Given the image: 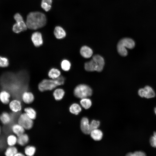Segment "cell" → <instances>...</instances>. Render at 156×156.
Returning <instances> with one entry per match:
<instances>
[{"label":"cell","mask_w":156,"mask_h":156,"mask_svg":"<svg viewBox=\"0 0 156 156\" xmlns=\"http://www.w3.org/2000/svg\"><path fill=\"white\" fill-rule=\"evenodd\" d=\"M1 127L0 126V135L1 133Z\"/></svg>","instance_id":"cell-40"},{"label":"cell","mask_w":156,"mask_h":156,"mask_svg":"<svg viewBox=\"0 0 156 156\" xmlns=\"http://www.w3.org/2000/svg\"><path fill=\"white\" fill-rule=\"evenodd\" d=\"M22 99L24 103L27 104H29L34 101V97L31 92L25 91L22 94Z\"/></svg>","instance_id":"cell-11"},{"label":"cell","mask_w":156,"mask_h":156,"mask_svg":"<svg viewBox=\"0 0 156 156\" xmlns=\"http://www.w3.org/2000/svg\"><path fill=\"white\" fill-rule=\"evenodd\" d=\"M91 137L95 141H99L101 140L103 136L102 132L97 129L92 130L90 133Z\"/></svg>","instance_id":"cell-14"},{"label":"cell","mask_w":156,"mask_h":156,"mask_svg":"<svg viewBox=\"0 0 156 156\" xmlns=\"http://www.w3.org/2000/svg\"><path fill=\"white\" fill-rule=\"evenodd\" d=\"M0 120L4 125L9 123L11 120V118L9 114L6 112H3L0 115Z\"/></svg>","instance_id":"cell-23"},{"label":"cell","mask_w":156,"mask_h":156,"mask_svg":"<svg viewBox=\"0 0 156 156\" xmlns=\"http://www.w3.org/2000/svg\"><path fill=\"white\" fill-rule=\"evenodd\" d=\"M31 39L33 44L36 47H40L43 43L42 34L39 32L34 33L32 35Z\"/></svg>","instance_id":"cell-8"},{"label":"cell","mask_w":156,"mask_h":156,"mask_svg":"<svg viewBox=\"0 0 156 156\" xmlns=\"http://www.w3.org/2000/svg\"><path fill=\"white\" fill-rule=\"evenodd\" d=\"M17 142V137L14 135H10L7 137V144L10 146H14L16 144Z\"/></svg>","instance_id":"cell-28"},{"label":"cell","mask_w":156,"mask_h":156,"mask_svg":"<svg viewBox=\"0 0 156 156\" xmlns=\"http://www.w3.org/2000/svg\"><path fill=\"white\" fill-rule=\"evenodd\" d=\"M18 123L26 130L31 129L34 124L33 120L30 118L25 113L20 114L18 120Z\"/></svg>","instance_id":"cell-6"},{"label":"cell","mask_w":156,"mask_h":156,"mask_svg":"<svg viewBox=\"0 0 156 156\" xmlns=\"http://www.w3.org/2000/svg\"><path fill=\"white\" fill-rule=\"evenodd\" d=\"M65 81V77L62 75L54 79H44L39 83L38 89L41 92L51 90L58 86L63 85Z\"/></svg>","instance_id":"cell-2"},{"label":"cell","mask_w":156,"mask_h":156,"mask_svg":"<svg viewBox=\"0 0 156 156\" xmlns=\"http://www.w3.org/2000/svg\"><path fill=\"white\" fill-rule=\"evenodd\" d=\"M41 7L46 11L47 12L51 9V5L45 2H41Z\"/></svg>","instance_id":"cell-32"},{"label":"cell","mask_w":156,"mask_h":156,"mask_svg":"<svg viewBox=\"0 0 156 156\" xmlns=\"http://www.w3.org/2000/svg\"><path fill=\"white\" fill-rule=\"evenodd\" d=\"M126 156H145L146 155L144 152L142 151H136L132 153H127Z\"/></svg>","instance_id":"cell-31"},{"label":"cell","mask_w":156,"mask_h":156,"mask_svg":"<svg viewBox=\"0 0 156 156\" xmlns=\"http://www.w3.org/2000/svg\"><path fill=\"white\" fill-rule=\"evenodd\" d=\"M105 61L103 58L99 55H95L92 56V59L84 64L85 70L88 71H101L103 68Z\"/></svg>","instance_id":"cell-3"},{"label":"cell","mask_w":156,"mask_h":156,"mask_svg":"<svg viewBox=\"0 0 156 156\" xmlns=\"http://www.w3.org/2000/svg\"><path fill=\"white\" fill-rule=\"evenodd\" d=\"M64 94V91L63 89L61 88L55 89L53 93V96L56 101H60L62 99Z\"/></svg>","instance_id":"cell-19"},{"label":"cell","mask_w":156,"mask_h":156,"mask_svg":"<svg viewBox=\"0 0 156 156\" xmlns=\"http://www.w3.org/2000/svg\"><path fill=\"white\" fill-rule=\"evenodd\" d=\"M144 97L147 99L151 98L155 96V93L152 88L147 86L144 88Z\"/></svg>","instance_id":"cell-17"},{"label":"cell","mask_w":156,"mask_h":156,"mask_svg":"<svg viewBox=\"0 0 156 156\" xmlns=\"http://www.w3.org/2000/svg\"><path fill=\"white\" fill-rule=\"evenodd\" d=\"M80 52L81 55L86 58H90L93 54L92 50L86 46H82L80 49Z\"/></svg>","instance_id":"cell-12"},{"label":"cell","mask_w":156,"mask_h":156,"mask_svg":"<svg viewBox=\"0 0 156 156\" xmlns=\"http://www.w3.org/2000/svg\"><path fill=\"white\" fill-rule=\"evenodd\" d=\"M46 21V16L43 13L39 12H31L27 16L26 24L28 28L36 30L44 26Z\"/></svg>","instance_id":"cell-1"},{"label":"cell","mask_w":156,"mask_h":156,"mask_svg":"<svg viewBox=\"0 0 156 156\" xmlns=\"http://www.w3.org/2000/svg\"><path fill=\"white\" fill-rule=\"evenodd\" d=\"M24 156L25 155L23 154L22 153H17L14 156Z\"/></svg>","instance_id":"cell-37"},{"label":"cell","mask_w":156,"mask_h":156,"mask_svg":"<svg viewBox=\"0 0 156 156\" xmlns=\"http://www.w3.org/2000/svg\"><path fill=\"white\" fill-rule=\"evenodd\" d=\"M9 65L8 59L5 57L0 56V67H6Z\"/></svg>","instance_id":"cell-29"},{"label":"cell","mask_w":156,"mask_h":156,"mask_svg":"<svg viewBox=\"0 0 156 156\" xmlns=\"http://www.w3.org/2000/svg\"><path fill=\"white\" fill-rule=\"evenodd\" d=\"M36 148L33 146H28L25 149V155L28 156L34 155L36 152Z\"/></svg>","instance_id":"cell-27"},{"label":"cell","mask_w":156,"mask_h":156,"mask_svg":"<svg viewBox=\"0 0 156 156\" xmlns=\"http://www.w3.org/2000/svg\"><path fill=\"white\" fill-rule=\"evenodd\" d=\"M27 27L23 20L16 22L13 26L12 30L15 33H18L27 30Z\"/></svg>","instance_id":"cell-9"},{"label":"cell","mask_w":156,"mask_h":156,"mask_svg":"<svg viewBox=\"0 0 156 156\" xmlns=\"http://www.w3.org/2000/svg\"><path fill=\"white\" fill-rule=\"evenodd\" d=\"M153 136L156 138V132H154Z\"/></svg>","instance_id":"cell-38"},{"label":"cell","mask_w":156,"mask_h":156,"mask_svg":"<svg viewBox=\"0 0 156 156\" xmlns=\"http://www.w3.org/2000/svg\"><path fill=\"white\" fill-rule=\"evenodd\" d=\"M61 66L62 69L65 71H68L70 69L71 64L67 60H63L61 63Z\"/></svg>","instance_id":"cell-26"},{"label":"cell","mask_w":156,"mask_h":156,"mask_svg":"<svg viewBox=\"0 0 156 156\" xmlns=\"http://www.w3.org/2000/svg\"><path fill=\"white\" fill-rule=\"evenodd\" d=\"M80 103L81 106L85 109L89 108L92 105L91 100L87 98L81 99Z\"/></svg>","instance_id":"cell-24"},{"label":"cell","mask_w":156,"mask_h":156,"mask_svg":"<svg viewBox=\"0 0 156 156\" xmlns=\"http://www.w3.org/2000/svg\"><path fill=\"white\" fill-rule=\"evenodd\" d=\"M100 125V122L99 121L94 120H92L90 124V128L91 131L93 129H98Z\"/></svg>","instance_id":"cell-30"},{"label":"cell","mask_w":156,"mask_h":156,"mask_svg":"<svg viewBox=\"0 0 156 156\" xmlns=\"http://www.w3.org/2000/svg\"><path fill=\"white\" fill-rule=\"evenodd\" d=\"M138 95L142 97H144V88H141L139 89L138 91Z\"/></svg>","instance_id":"cell-35"},{"label":"cell","mask_w":156,"mask_h":156,"mask_svg":"<svg viewBox=\"0 0 156 156\" xmlns=\"http://www.w3.org/2000/svg\"><path fill=\"white\" fill-rule=\"evenodd\" d=\"M154 111H155V114L156 115V107L155 108Z\"/></svg>","instance_id":"cell-39"},{"label":"cell","mask_w":156,"mask_h":156,"mask_svg":"<svg viewBox=\"0 0 156 156\" xmlns=\"http://www.w3.org/2000/svg\"><path fill=\"white\" fill-rule=\"evenodd\" d=\"M25 113L32 120H34L36 117V113L34 109L31 107L25 108L24 109Z\"/></svg>","instance_id":"cell-22"},{"label":"cell","mask_w":156,"mask_h":156,"mask_svg":"<svg viewBox=\"0 0 156 156\" xmlns=\"http://www.w3.org/2000/svg\"><path fill=\"white\" fill-rule=\"evenodd\" d=\"M14 18L16 22L23 20L22 16L18 13H16L15 14Z\"/></svg>","instance_id":"cell-34"},{"label":"cell","mask_w":156,"mask_h":156,"mask_svg":"<svg viewBox=\"0 0 156 156\" xmlns=\"http://www.w3.org/2000/svg\"><path fill=\"white\" fill-rule=\"evenodd\" d=\"M80 128L83 133L87 135L90 134L91 130L88 118L83 117L81 119L80 123Z\"/></svg>","instance_id":"cell-7"},{"label":"cell","mask_w":156,"mask_h":156,"mask_svg":"<svg viewBox=\"0 0 156 156\" xmlns=\"http://www.w3.org/2000/svg\"><path fill=\"white\" fill-rule=\"evenodd\" d=\"M54 34L55 37L57 39L64 38L66 36V33L64 30L61 27L56 26L54 29Z\"/></svg>","instance_id":"cell-13"},{"label":"cell","mask_w":156,"mask_h":156,"mask_svg":"<svg viewBox=\"0 0 156 156\" xmlns=\"http://www.w3.org/2000/svg\"><path fill=\"white\" fill-rule=\"evenodd\" d=\"M150 142L151 146L156 148V138L153 136L150 138Z\"/></svg>","instance_id":"cell-33"},{"label":"cell","mask_w":156,"mask_h":156,"mask_svg":"<svg viewBox=\"0 0 156 156\" xmlns=\"http://www.w3.org/2000/svg\"><path fill=\"white\" fill-rule=\"evenodd\" d=\"M10 94L5 91L0 92V100L4 104L7 105L10 103Z\"/></svg>","instance_id":"cell-18"},{"label":"cell","mask_w":156,"mask_h":156,"mask_svg":"<svg viewBox=\"0 0 156 156\" xmlns=\"http://www.w3.org/2000/svg\"><path fill=\"white\" fill-rule=\"evenodd\" d=\"M69 109L71 113L75 115L78 114L81 111V107L77 103H74L72 104Z\"/></svg>","instance_id":"cell-21"},{"label":"cell","mask_w":156,"mask_h":156,"mask_svg":"<svg viewBox=\"0 0 156 156\" xmlns=\"http://www.w3.org/2000/svg\"><path fill=\"white\" fill-rule=\"evenodd\" d=\"M42 2H45L51 5L52 3V0H42Z\"/></svg>","instance_id":"cell-36"},{"label":"cell","mask_w":156,"mask_h":156,"mask_svg":"<svg viewBox=\"0 0 156 156\" xmlns=\"http://www.w3.org/2000/svg\"><path fill=\"white\" fill-rule=\"evenodd\" d=\"M9 107L13 112H18L22 109V105L20 101L17 99L12 100L9 103Z\"/></svg>","instance_id":"cell-10"},{"label":"cell","mask_w":156,"mask_h":156,"mask_svg":"<svg viewBox=\"0 0 156 156\" xmlns=\"http://www.w3.org/2000/svg\"><path fill=\"white\" fill-rule=\"evenodd\" d=\"M29 141V138L28 135L25 133L17 137V143L22 146L26 145L28 143Z\"/></svg>","instance_id":"cell-15"},{"label":"cell","mask_w":156,"mask_h":156,"mask_svg":"<svg viewBox=\"0 0 156 156\" xmlns=\"http://www.w3.org/2000/svg\"><path fill=\"white\" fill-rule=\"evenodd\" d=\"M92 91L88 86L85 84H80L77 86L74 89V94L78 98L82 99L92 96Z\"/></svg>","instance_id":"cell-5"},{"label":"cell","mask_w":156,"mask_h":156,"mask_svg":"<svg viewBox=\"0 0 156 156\" xmlns=\"http://www.w3.org/2000/svg\"><path fill=\"white\" fill-rule=\"evenodd\" d=\"M12 130L13 132L17 137L24 133L25 132L24 128L18 124L13 125L12 126Z\"/></svg>","instance_id":"cell-16"},{"label":"cell","mask_w":156,"mask_h":156,"mask_svg":"<svg viewBox=\"0 0 156 156\" xmlns=\"http://www.w3.org/2000/svg\"><path fill=\"white\" fill-rule=\"evenodd\" d=\"M18 153V150L15 147L12 146H10L8 148L5 153L6 156H14Z\"/></svg>","instance_id":"cell-25"},{"label":"cell","mask_w":156,"mask_h":156,"mask_svg":"<svg viewBox=\"0 0 156 156\" xmlns=\"http://www.w3.org/2000/svg\"><path fill=\"white\" fill-rule=\"evenodd\" d=\"M60 75V71L58 69L55 68H53L51 69L48 73V76L51 79H56Z\"/></svg>","instance_id":"cell-20"},{"label":"cell","mask_w":156,"mask_h":156,"mask_svg":"<svg viewBox=\"0 0 156 156\" xmlns=\"http://www.w3.org/2000/svg\"><path fill=\"white\" fill-rule=\"evenodd\" d=\"M135 46V42L133 39L129 38H124L118 42L117 45V50L120 55L124 57L126 56L128 53L126 48L131 49Z\"/></svg>","instance_id":"cell-4"}]
</instances>
